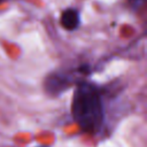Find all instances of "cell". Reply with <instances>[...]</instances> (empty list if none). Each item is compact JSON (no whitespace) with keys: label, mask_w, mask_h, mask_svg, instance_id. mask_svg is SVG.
I'll return each instance as SVG.
<instances>
[{"label":"cell","mask_w":147,"mask_h":147,"mask_svg":"<svg viewBox=\"0 0 147 147\" xmlns=\"http://www.w3.org/2000/svg\"><path fill=\"white\" fill-rule=\"evenodd\" d=\"M71 110L74 119L84 132L96 133L100 131L105 111L96 86L87 82L79 83L74 92Z\"/></svg>","instance_id":"6da1fadb"},{"label":"cell","mask_w":147,"mask_h":147,"mask_svg":"<svg viewBox=\"0 0 147 147\" xmlns=\"http://www.w3.org/2000/svg\"><path fill=\"white\" fill-rule=\"evenodd\" d=\"M70 79L65 74H53L45 82V87L47 92L53 94H59L63 90L68 88L70 85Z\"/></svg>","instance_id":"7a4b0ae2"},{"label":"cell","mask_w":147,"mask_h":147,"mask_svg":"<svg viewBox=\"0 0 147 147\" xmlns=\"http://www.w3.org/2000/svg\"><path fill=\"white\" fill-rule=\"evenodd\" d=\"M61 24L68 31L76 30L80 24V17L78 10L75 8L65 9L61 15Z\"/></svg>","instance_id":"3957f363"},{"label":"cell","mask_w":147,"mask_h":147,"mask_svg":"<svg viewBox=\"0 0 147 147\" xmlns=\"http://www.w3.org/2000/svg\"><path fill=\"white\" fill-rule=\"evenodd\" d=\"M6 0H0V3H2V2H5Z\"/></svg>","instance_id":"277c9868"}]
</instances>
